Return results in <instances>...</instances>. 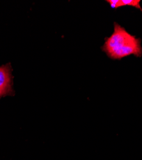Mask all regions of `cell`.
<instances>
[{"mask_svg":"<svg viewBox=\"0 0 142 160\" xmlns=\"http://www.w3.org/2000/svg\"><path fill=\"white\" fill-rule=\"evenodd\" d=\"M1 96H2V95H1V94H0V97H1Z\"/></svg>","mask_w":142,"mask_h":160,"instance_id":"277c9868","label":"cell"},{"mask_svg":"<svg viewBox=\"0 0 142 160\" xmlns=\"http://www.w3.org/2000/svg\"><path fill=\"white\" fill-rule=\"evenodd\" d=\"M10 68L8 65L0 67V93L4 96L8 94L10 88Z\"/></svg>","mask_w":142,"mask_h":160,"instance_id":"7a4b0ae2","label":"cell"},{"mask_svg":"<svg viewBox=\"0 0 142 160\" xmlns=\"http://www.w3.org/2000/svg\"><path fill=\"white\" fill-rule=\"evenodd\" d=\"M125 6H131L142 11L140 6V0H117L116 9Z\"/></svg>","mask_w":142,"mask_h":160,"instance_id":"3957f363","label":"cell"},{"mask_svg":"<svg viewBox=\"0 0 142 160\" xmlns=\"http://www.w3.org/2000/svg\"><path fill=\"white\" fill-rule=\"evenodd\" d=\"M105 44L101 49L112 60L121 59L134 55L142 56L141 39L129 33L117 22H114V30L110 37H105Z\"/></svg>","mask_w":142,"mask_h":160,"instance_id":"6da1fadb","label":"cell"}]
</instances>
